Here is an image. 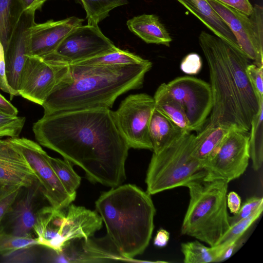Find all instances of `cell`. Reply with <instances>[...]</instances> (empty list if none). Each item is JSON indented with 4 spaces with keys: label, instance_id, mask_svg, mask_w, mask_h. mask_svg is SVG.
<instances>
[{
    "label": "cell",
    "instance_id": "39",
    "mask_svg": "<svg viewBox=\"0 0 263 263\" xmlns=\"http://www.w3.org/2000/svg\"><path fill=\"white\" fill-rule=\"evenodd\" d=\"M247 232H245L240 237L222 249L219 250L214 246L217 252V257L215 262L224 261L231 257L245 243L247 239Z\"/></svg>",
    "mask_w": 263,
    "mask_h": 263
},
{
    "label": "cell",
    "instance_id": "48",
    "mask_svg": "<svg viewBox=\"0 0 263 263\" xmlns=\"http://www.w3.org/2000/svg\"><path fill=\"white\" fill-rule=\"evenodd\" d=\"M10 187L6 186L0 183V198L4 194Z\"/></svg>",
    "mask_w": 263,
    "mask_h": 263
},
{
    "label": "cell",
    "instance_id": "28",
    "mask_svg": "<svg viewBox=\"0 0 263 263\" xmlns=\"http://www.w3.org/2000/svg\"><path fill=\"white\" fill-rule=\"evenodd\" d=\"M262 115L263 100H261L258 112L252 120L249 133L250 158L255 171L261 168L263 161Z\"/></svg>",
    "mask_w": 263,
    "mask_h": 263
},
{
    "label": "cell",
    "instance_id": "15",
    "mask_svg": "<svg viewBox=\"0 0 263 263\" xmlns=\"http://www.w3.org/2000/svg\"><path fill=\"white\" fill-rule=\"evenodd\" d=\"M84 21L71 16L60 21L50 20L43 23H34L29 30L28 55L43 58L51 53L68 33L82 25Z\"/></svg>",
    "mask_w": 263,
    "mask_h": 263
},
{
    "label": "cell",
    "instance_id": "5",
    "mask_svg": "<svg viewBox=\"0 0 263 263\" xmlns=\"http://www.w3.org/2000/svg\"><path fill=\"white\" fill-rule=\"evenodd\" d=\"M204 177L185 185L190 201L181 233L214 247L230 227L227 204L228 183Z\"/></svg>",
    "mask_w": 263,
    "mask_h": 263
},
{
    "label": "cell",
    "instance_id": "10",
    "mask_svg": "<svg viewBox=\"0 0 263 263\" xmlns=\"http://www.w3.org/2000/svg\"><path fill=\"white\" fill-rule=\"evenodd\" d=\"M234 35L241 52L258 66H263V15L250 16L217 0H206Z\"/></svg>",
    "mask_w": 263,
    "mask_h": 263
},
{
    "label": "cell",
    "instance_id": "19",
    "mask_svg": "<svg viewBox=\"0 0 263 263\" xmlns=\"http://www.w3.org/2000/svg\"><path fill=\"white\" fill-rule=\"evenodd\" d=\"M80 251L62 256L63 261L68 262H96L109 261H136L123 256L106 235L100 239H82Z\"/></svg>",
    "mask_w": 263,
    "mask_h": 263
},
{
    "label": "cell",
    "instance_id": "4",
    "mask_svg": "<svg viewBox=\"0 0 263 263\" xmlns=\"http://www.w3.org/2000/svg\"><path fill=\"white\" fill-rule=\"evenodd\" d=\"M107 235L124 257L142 254L154 228L156 209L151 195L135 185H120L103 193L95 203Z\"/></svg>",
    "mask_w": 263,
    "mask_h": 263
},
{
    "label": "cell",
    "instance_id": "26",
    "mask_svg": "<svg viewBox=\"0 0 263 263\" xmlns=\"http://www.w3.org/2000/svg\"><path fill=\"white\" fill-rule=\"evenodd\" d=\"M24 11L21 0H0V42L4 52Z\"/></svg>",
    "mask_w": 263,
    "mask_h": 263
},
{
    "label": "cell",
    "instance_id": "16",
    "mask_svg": "<svg viewBox=\"0 0 263 263\" xmlns=\"http://www.w3.org/2000/svg\"><path fill=\"white\" fill-rule=\"evenodd\" d=\"M39 181L25 157L9 141L0 137V183L7 187H28Z\"/></svg>",
    "mask_w": 263,
    "mask_h": 263
},
{
    "label": "cell",
    "instance_id": "23",
    "mask_svg": "<svg viewBox=\"0 0 263 263\" xmlns=\"http://www.w3.org/2000/svg\"><path fill=\"white\" fill-rule=\"evenodd\" d=\"M149 136L154 153H157L184 133L173 121L154 108L148 127Z\"/></svg>",
    "mask_w": 263,
    "mask_h": 263
},
{
    "label": "cell",
    "instance_id": "42",
    "mask_svg": "<svg viewBox=\"0 0 263 263\" xmlns=\"http://www.w3.org/2000/svg\"><path fill=\"white\" fill-rule=\"evenodd\" d=\"M26 119L16 123L0 127V137H9L11 138L18 137L25 124Z\"/></svg>",
    "mask_w": 263,
    "mask_h": 263
},
{
    "label": "cell",
    "instance_id": "43",
    "mask_svg": "<svg viewBox=\"0 0 263 263\" xmlns=\"http://www.w3.org/2000/svg\"><path fill=\"white\" fill-rule=\"evenodd\" d=\"M241 198L235 192H230L227 196V207L231 213L235 214L237 213L241 206Z\"/></svg>",
    "mask_w": 263,
    "mask_h": 263
},
{
    "label": "cell",
    "instance_id": "12",
    "mask_svg": "<svg viewBox=\"0 0 263 263\" xmlns=\"http://www.w3.org/2000/svg\"><path fill=\"white\" fill-rule=\"evenodd\" d=\"M70 73L68 65L28 55L19 79V96L42 106L55 86Z\"/></svg>",
    "mask_w": 263,
    "mask_h": 263
},
{
    "label": "cell",
    "instance_id": "17",
    "mask_svg": "<svg viewBox=\"0 0 263 263\" xmlns=\"http://www.w3.org/2000/svg\"><path fill=\"white\" fill-rule=\"evenodd\" d=\"M22 189L5 217L8 218V233L20 237H33L37 199L42 194L41 186L37 181L23 188V192Z\"/></svg>",
    "mask_w": 263,
    "mask_h": 263
},
{
    "label": "cell",
    "instance_id": "33",
    "mask_svg": "<svg viewBox=\"0 0 263 263\" xmlns=\"http://www.w3.org/2000/svg\"><path fill=\"white\" fill-rule=\"evenodd\" d=\"M32 245L39 246L35 237L17 236L4 229L0 230V256L16 249Z\"/></svg>",
    "mask_w": 263,
    "mask_h": 263
},
{
    "label": "cell",
    "instance_id": "30",
    "mask_svg": "<svg viewBox=\"0 0 263 263\" xmlns=\"http://www.w3.org/2000/svg\"><path fill=\"white\" fill-rule=\"evenodd\" d=\"M49 162L66 189L71 194L76 195V190L81 183V177L74 171L69 161L48 156Z\"/></svg>",
    "mask_w": 263,
    "mask_h": 263
},
{
    "label": "cell",
    "instance_id": "3",
    "mask_svg": "<svg viewBox=\"0 0 263 263\" xmlns=\"http://www.w3.org/2000/svg\"><path fill=\"white\" fill-rule=\"evenodd\" d=\"M68 66L70 74L55 86L42 104L44 115L98 107L110 108L120 95L142 87L152 63L147 60L132 65Z\"/></svg>",
    "mask_w": 263,
    "mask_h": 263
},
{
    "label": "cell",
    "instance_id": "38",
    "mask_svg": "<svg viewBox=\"0 0 263 263\" xmlns=\"http://www.w3.org/2000/svg\"><path fill=\"white\" fill-rule=\"evenodd\" d=\"M202 60L197 53H191L186 55L180 64L181 70L186 74H196L201 70Z\"/></svg>",
    "mask_w": 263,
    "mask_h": 263
},
{
    "label": "cell",
    "instance_id": "18",
    "mask_svg": "<svg viewBox=\"0 0 263 263\" xmlns=\"http://www.w3.org/2000/svg\"><path fill=\"white\" fill-rule=\"evenodd\" d=\"M65 211V217L59 234L61 252L71 240L87 239L92 236L102 228L103 223L98 213L85 207L70 204Z\"/></svg>",
    "mask_w": 263,
    "mask_h": 263
},
{
    "label": "cell",
    "instance_id": "34",
    "mask_svg": "<svg viewBox=\"0 0 263 263\" xmlns=\"http://www.w3.org/2000/svg\"><path fill=\"white\" fill-rule=\"evenodd\" d=\"M38 245H32L21 248L0 256V262L30 263L37 261Z\"/></svg>",
    "mask_w": 263,
    "mask_h": 263
},
{
    "label": "cell",
    "instance_id": "27",
    "mask_svg": "<svg viewBox=\"0 0 263 263\" xmlns=\"http://www.w3.org/2000/svg\"><path fill=\"white\" fill-rule=\"evenodd\" d=\"M147 60L128 51L118 48L115 51L70 65L86 67L108 66L140 64Z\"/></svg>",
    "mask_w": 263,
    "mask_h": 263
},
{
    "label": "cell",
    "instance_id": "9",
    "mask_svg": "<svg viewBox=\"0 0 263 263\" xmlns=\"http://www.w3.org/2000/svg\"><path fill=\"white\" fill-rule=\"evenodd\" d=\"M114 43L97 25H81L68 33L51 53L44 60L69 65L116 50Z\"/></svg>",
    "mask_w": 263,
    "mask_h": 263
},
{
    "label": "cell",
    "instance_id": "13",
    "mask_svg": "<svg viewBox=\"0 0 263 263\" xmlns=\"http://www.w3.org/2000/svg\"><path fill=\"white\" fill-rule=\"evenodd\" d=\"M166 85L171 94L183 108L191 131H200L212 108L210 84L195 77L183 76Z\"/></svg>",
    "mask_w": 263,
    "mask_h": 263
},
{
    "label": "cell",
    "instance_id": "24",
    "mask_svg": "<svg viewBox=\"0 0 263 263\" xmlns=\"http://www.w3.org/2000/svg\"><path fill=\"white\" fill-rule=\"evenodd\" d=\"M155 108L160 112L183 130L191 132L184 110L168 91L166 83H162L153 97Z\"/></svg>",
    "mask_w": 263,
    "mask_h": 263
},
{
    "label": "cell",
    "instance_id": "37",
    "mask_svg": "<svg viewBox=\"0 0 263 263\" xmlns=\"http://www.w3.org/2000/svg\"><path fill=\"white\" fill-rule=\"evenodd\" d=\"M22 188L10 187L0 198V230L4 229L2 223Z\"/></svg>",
    "mask_w": 263,
    "mask_h": 263
},
{
    "label": "cell",
    "instance_id": "45",
    "mask_svg": "<svg viewBox=\"0 0 263 263\" xmlns=\"http://www.w3.org/2000/svg\"><path fill=\"white\" fill-rule=\"evenodd\" d=\"M0 112L4 114L17 116V109L0 93Z\"/></svg>",
    "mask_w": 263,
    "mask_h": 263
},
{
    "label": "cell",
    "instance_id": "35",
    "mask_svg": "<svg viewBox=\"0 0 263 263\" xmlns=\"http://www.w3.org/2000/svg\"><path fill=\"white\" fill-rule=\"evenodd\" d=\"M263 204L262 197L254 196L247 199L240 206L237 213L229 217L230 226L239 220L251 215L260 205Z\"/></svg>",
    "mask_w": 263,
    "mask_h": 263
},
{
    "label": "cell",
    "instance_id": "46",
    "mask_svg": "<svg viewBox=\"0 0 263 263\" xmlns=\"http://www.w3.org/2000/svg\"><path fill=\"white\" fill-rule=\"evenodd\" d=\"M24 118L25 117L12 116L0 112V127L16 123Z\"/></svg>",
    "mask_w": 263,
    "mask_h": 263
},
{
    "label": "cell",
    "instance_id": "44",
    "mask_svg": "<svg viewBox=\"0 0 263 263\" xmlns=\"http://www.w3.org/2000/svg\"><path fill=\"white\" fill-rule=\"evenodd\" d=\"M170 239V233L166 230L160 229L158 230L154 239V244L159 248L165 247Z\"/></svg>",
    "mask_w": 263,
    "mask_h": 263
},
{
    "label": "cell",
    "instance_id": "40",
    "mask_svg": "<svg viewBox=\"0 0 263 263\" xmlns=\"http://www.w3.org/2000/svg\"><path fill=\"white\" fill-rule=\"evenodd\" d=\"M0 90L9 93L10 100L14 96H19L18 93L12 89L9 85L6 73V64L3 46L0 42Z\"/></svg>",
    "mask_w": 263,
    "mask_h": 263
},
{
    "label": "cell",
    "instance_id": "21",
    "mask_svg": "<svg viewBox=\"0 0 263 263\" xmlns=\"http://www.w3.org/2000/svg\"><path fill=\"white\" fill-rule=\"evenodd\" d=\"M177 1L202 22L215 35L241 52L236 37L230 28L206 0Z\"/></svg>",
    "mask_w": 263,
    "mask_h": 263
},
{
    "label": "cell",
    "instance_id": "7",
    "mask_svg": "<svg viewBox=\"0 0 263 263\" xmlns=\"http://www.w3.org/2000/svg\"><path fill=\"white\" fill-rule=\"evenodd\" d=\"M154 108L153 97L141 93L128 96L112 111L116 126L129 148L152 151L148 127Z\"/></svg>",
    "mask_w": 263,
    "mask_h": 263
},
{
    "label": "cell",
    "instance_id": "22",
    "mask_svg": "<svg viewBox=\"0 0 263 263\" xmlns=\"http://www.w3.org/2000/svg\"><path fill=\"white\" fill-rule=\"evenodd\" d=\"M129 30L148 44L170 46L172 39L167 30L155 14L135 16L127 21Z\"/></svg>",
    "mask_w": 263,
    "mask_h": 263
},
{
    "label": "cell",
    "instance_id": "31",
    "mask_svg": "<svg viewBox=\"0 0 263 263\" xmlns=\"http://www.w3.org/2000/svg\"><path fill=\"white\" fill-rule=\"evenodd\" d=\"M181 248L185 263L215 262L217 257L214 247H206L197 240L182 243Z\"/></svg>",
    "mask_w": 263,
    "mask_h": 263
},
{
    "label": "cell",
    "instance_id": "1",
    "mask_svg": "<svg viewBox=\"0 0 263 263\" xmlns=\"http://www.w3.org/2000/svg\"><path fill=\"white\" fill-rule=\"evenodd\" d=\"M32 130L40 145L80 167L90 181L115 187L125 180V165L130 148L110 108L44 115L33 123Z\"/></svg>",
    "mask_w": 263,
    "mask_h": 263
},
{
    "label": "cell",
    "instance_id": "11",
    "mask_svg": "<svg viewBox=\"0 0 263 263\" xmlns=\"http://www.w3.org/2000/svg\"><path fill=\"white\" fill-rule=\"evenodd\" d=\"M8 140L33 168L41 186L42 193L51 206L63 209L74 200L76 195L66 189L50 165L49 155L39 143L26 138L10 137Z\"/></svg>",
    "mask_w": 263,
    "mask_h": 263
},
{
    "label": "cell",
    "instance_id": "36",
    "mask_svg": "<svg viewBox=\"0 0 263 263\" xmlns=\"http://www.w3.org/2000/svg\"><path fill=\"white\" fill-rule=\"evenodd\" d=\"M247 73L251 84L259 100H263V66L249 64L247 67Z\"/></svg>",
    "mask_w": 263,
    "mask_h": 263
},
{
    "label": "cell",
    "instance_id": "29",
    "mask_svg": "<svg viewBox=\"0 0 263 263\" xmlns=\"http://www.w3.org/2000/svg\"><path fill=\"white\" fill-rule=\"evenodd\" d=\"M86 13L88 25H97L114 8L127 4L128 0H80Z\"/></svg>",
    "mask_w": 263,
    "mask_h": 263
},
{
    "label": "cell",
    "instance_id": "20",
    "mask_svg": "<svg viewBox=\"0 0 263 263\" xmlns=\"http://www.w3.org/2000/svg\"><path fill=\"white\" fill-rule=\"evenodd\" d=\"M65 217V209H57L50 205L37 210L33 233L35 234L39 246L57 253L61 252L59 234Z\"/></svg>",
    "mask_w": 263,
    "mask_h": 263
},
{
    "label": "cell",
    "instance_id": "25",
    "mask_svg": "<svg viewBox=\"0 0 263 263\" xmlns=\"http://www.w3.org/2000/svg\"><path fill=\"white\" fill-rule=\"evenodd\" d=\"M231 129L208 124L196 136L194 156L203 164L217 149Z\"/></svg>",
    "mask_w": 263,
    "mask_h": 263
},
{
    "label": "cell",
    "instance_id": "6",
    "mask_svg": "<svg viewBox=\"0 0 263 263\" xmlns=\"http://www.w3.org/2000/svg\"><path fill=\"white\" fill-rule=\"evenodd\" d=\"M196 135L186 132L152 155L145 179L146 192L154 195L204 177L202 163L194 155Z\"/></svg>",
    "mask_w": 263,
    "mask_h": 263
},
{
    "label": "cell",
    "instance_id": "8",
    "mask_svg": "<svg viewBox=\"0 0 263 263\" xmlns=\"http://www.w3.org/2000/svg\"><path fill=\"white\" fill-rule=\"evenodd\" d=\"M249 132L231 129L217 149L203 163L204 179L227 183L246 171L250 158Z\"/></svg>",
    "mask_w": 263,
    "mask_h": 263
},
{
    "label": "cell",
    "instance_id": "41",
    "mask_svg": "<svg viewBox=\"0 0 263 263\" xmlns=\"http://www.w3.org/2000/svg\"><path fill=\"white\" fill-rule=\"evenodd\" d=\"M219 2L230 6L240 12L250 15L253 11V6L249 0H217Z\"/></svg>",
    "mask_w": 263,
    "mask_h": 263
},
{
    "label": "cell",
    "instance_id": "2",
    "mask_svg": "<svg viewBox=\"0 0 263 263\" xmlns=\"http://www.w3.org/2000/svg\"><path fill=\"white\" fill-rule=\"evenodd\" d=\"M199 44L209 67L213 105L208 125L249 132L260 102L248 77L249 59L221 38L201 31Z\"/></svg>",
    "mask_w": 263,
    "mask_h": 263
},
{
    "label": "cell",
    "instance_id": "14",
    "mask_svg": "<svg viewBox=\"0 0 263 263\" xmlns=\"http://www.w3.org/2000/svg\"><path fill=\"white\" fill-rule=\"evenodd\" d=\"M35 13L28 10L23 12L4 52L8 83L18 93L20 74L29 54V30L35 23Z\"/></svg>",
    "mask_w": 263,
    "mask_h": 263
},
{
    "label": "cell",
    "instance_id": "47",
    "mask_svg": "<svg viewBox=\"0 0 263 263\" xmlns=\"http://www.w3.org/2000/svg\"><path fill=\"white\" fill-rule=\"evenodd\" d=\"M24 11L35 12L40 9L46 0H21Z\"/></svg>",
    "mask_w": 263,
    "mask_h": 263
},
{
    "label": "cell",
    "instance_id": "32",
    "mask_svg": "<svg viewBox=\"0 0 263 263\" xmlns=\"http://www.w3.org/2000/svg\"><path fill=\"white\" fill-rule=\"evenodd\" d=\"M263 210V204L260 205L251 215L242 219L230 226L215 247L222 249L236 239L242 235L260 217Z\"/></svg>",
    "mask_w": 263,
    "mask_h": 263
}]
</instances>
